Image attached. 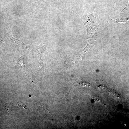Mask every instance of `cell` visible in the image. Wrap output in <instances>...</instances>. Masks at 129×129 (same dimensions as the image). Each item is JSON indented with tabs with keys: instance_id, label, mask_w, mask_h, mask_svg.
<instances>
[{
	"instance_id": "obj_1",
	"label": "cell",
	"mask_w": 129,
	"mask_h": 129,
	"mask_svg": "<svg viewBox=\"0 0 129 129\" xmlns=\"http://www.w3.org/2000/svg\"><path fill=\"white\" fill-rule=\"evenodd\" d=\"M8 31L10 41L11 47L13 50H15L22 49L31 50V47L29 45L25 44L20 40L13 38L9 28L8 29Z\"/></svg>"
},
{
	"instance_id": "obj_2",
	"label": "cell",
	"mask_w": 129,
	"mask_h": 129,
	"mask_svg": "<svg viewBox=\"0 0 129 129\" xmlns=\"http://www.w3.org/2000/svg\"><path fill=\"white\" fill-rule=\"evenodd\" d=\"M48 44L47 42L42 40H37L34 46V49L37 55L39 56L42 53V51L45 48Z\"/></svg>"
},
{
	"instance_id": "obj_6",
	"label": "cell",
	"mask_w": 129,
	"mask_h": 129,
	"mask_svg": "<svg viewBox=\"0 0 129 129\" xmlns=\"http://www.w3.org/2000/svg\"><path fill=\"white\" fill-rule=\"evenodd\" d=\"M121 22H126L129 23V17L127 18L121 19Z\"/></svg>"
},
{
	"instance_id": "obj_5",
	"label": "cell",
	"mask_w": 129,
	"mask_h": 129,
	"mask_svg": "<svg viewBox=\"0 0 129 129\" xmlns=\"http://www.w3.org/2000/svg\"><path fill=\"white\" fill-rule=\"evenodd\" d=\"M16 104L21 109L24 108L28 109L26 105L22 102L21 101H18L17 102Z\"/></svg>"
},
{
	"instance_id": "obj_4",
	"label": "cell",
	"mask_w": 129,
	"mask_h": 129,
	"mask_svg": "<svg viewBox=\"0 0 129 129\" xmlns=\"http://www.w3.org/2000/svg\"><path fill=\"white\" fill-rule=\"evenodd\" d=\"M76 82L79 86H83L86 88L89 87L90 86V84L87 82H81L79 83Z\"/></svg>"
},
{
	"instance_id": "obj_7",
	"label": "cell",
	"mask_w": 129,
	"mask_h": 129,
	"mask_svg": "<svg viewBox=\"0 0 129 129\" xmlns=\"http://www.w3.org/2000/svg\"><path fill=\"white\" fill-rule=\"evenodd\" d=\"M94 99L95 102H99L100 103H102L103 102L102 101H101L100 100H99V99L97 98L96 97H94Z\"/></svg>"
},
{
	"instance_id": "obj_3",
	"label": "cell",
	"mask_w": 129,
	"mask_h": 129,
	"mask_svg": "<svg viewBox=\"0 0 129 129\" xmlns=\"http://www.w3.org/2000/svg\"><path fill=\"white\" fill-rule=\"evenodd\" d=\"M15 69L22 70L24 71H27L28 69H27L25 67V64L24 62V58L23 56H21L20 58L16 61L15 64Z\"/></svg>"
}]
</instances>
